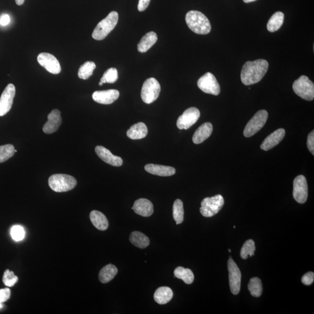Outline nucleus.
Masks as SVG:
<instances>
[{
    "label": "nucleus",
    "mask_w": 314,
    "mask_h": 314,
    "mask_svg": "<svg viewBox=\"0 0 314 314\" xmlns=\"http://www.w3.org/2000/svg\"><path fill=\"white\" fill-rule=\"evenodd\" d=\"M268 68L269 63L265 59L246 62L243 66L241 72L242 83L246 86L259 83L265 76Z\"/></svg>",
    "instance_id": "nucleus-1"
},
{
    "label": "nucleus",
    "mask_w": 314,
    "mask_h": 314,
    "mask_svg": "<svg viewBox=\"0 0 314 314\" xmlns=\"http://www.w3.org/2000/svg\"><path fill=\"white\" fill-rule=\"evenodd\" d=\"M186 22L189 29L196 34L207 35L211 32V23L201 12L189 11L186 15Z\"/></svg>",
    "instance_id": "nucleus-2"
},
{
    "label": "nucleus",
    "mask_w": 314,
    "mask_h": 314,
    "mask_svg": "<svg viewBox=\"0 0 314 314\" xmlns=\"http://www.w3.org/2000/svg\"><path fill=\"white\" fill-rule=\"evenodd\" d=\"M119 15L116 11L109 13L105 19L100 21L92 33V38L96 41H102L107 36L118 23Z\"/></svg>",
    "instance_id": "nucleus-3"
},
{
    "label": "nucleus",
    "mask_w": 314,
    "mask_h": 314,
    "mask_svg": "<svg viewBox=\"0 0 314 314\" xmlns=\"http://www.w3.org/2000/svg\"><path fill=\"white\" fill-rule=\"evenodd\" d=\"M50 188L53 191L58 193L66 192L74 189L77 185V180L71 175L54 174L49 179Z\"/></svg>",
    "instance_id": "nucleus-4"
},
{
    "label": "nucleus",
    "mask_w": 314,
    "mask_h": 314,
    "mask_svg": "<svg viewBox=\"0 0 314 314\" xmlns=\"http://www.w3.org/2000/svg\"><path fill=\"white\" fill-rule=\"evenodd\" d=\"M224 199L218 195L212 198H206L203 200L200 211L203 216L209 218L218 213L224 205Z\"/></svg>",
    "instance_id": "nucleus-5"
},
{
    "label": "nucleus",
    "mask_w": 314,
    "mask_h": 314,
    "mask_svg": "<svg viewBox=\"0 0 314 314\" xmlns=\"http://www.w3.org/2000/svg\"><path fill=\"white\" fill-rule=\"evenodd\" d=\"M293 91L301 98L312 101L314 99V84L308 77L303 75L297 79L293 85Z\"/></svg>",
    "instance_id": "nucleus-6"
},
{
    "label": "nucleus",
    "mask_w": 314,
    "mask_h": 314,
    "mask_svg": "<svg viewBox=\"0 0 314 314\" xmlns=\"http://www.w3.org/2000/svg\"><path fill=\"white\" fill-rule=\"evenodd\" d=\"M268 117V113L264 109L257 112L247 123L244 130V136L246 138H250L256 134L265 125Z\"/></svg>",
    "instance_id": "nucleus-7"
},
{
    "label": "nucleus",
    "mask_w": 314,
    "mask_h": 314,
    "mask_svg": "<svg viewBox=\"0 0 314 314\" xmlns=\"http://www.w3.org/2000/svg\"><path fill=\"white\" fill-rule=\"evenodd\" d=\"M160 92L161 86L156 79L151 78L147 79L142 86V99L146 104H152L158 98Z\"/></svg>",
    "instance_id": "nucleus-8"
},
{
    "label": "nucleus",
    "mask_w": 314,
    "mask_h": 314,
    "mask_svg": "<svg viewBox=\"0 0 314 314\" xmlns=\"http://www.w3.org/2000/svg\"><path fill=\"white\" fill-rule=\"evenodd\" d=\"M199 89L207 94L218 96L220 92V86L212 73L207 72L199 79Z\"/></svg>",
    "instance_id": "nucleus-9"
},
{
    "label": "nucleus",
    "mask_w": 314,
    "mask_h": 314,
    "mask_svg": "<svg viewBox=\"0 0 314 314\" xmlns=\"http://www.w3.org/2000/svg\"><path fill=\"white\" fill-rule=\"evenodd\" d=\"M228 269L230 290L233 295H238L241 287L242 273L232 259L228 261Z\"/></svg>",
    "instance_id": "nucleus-10"
},
{
    "label": "nucleus",
    "mask_w": 314,
    "mask_h": 314,
    "mask_svg": "<svg viewBox=\"0 0 314 314\" xmlns=\"http://www.w3.org/2000/svg\"><path fill=\"white\" fill-rule=\"evenodd\" d=\"M293 196L297 203L306 202L308 198V185L305 176H297L294 180Z\"/></svg>",
    "instance_id": "nucleus-11"
},
{
    "label": "nucleus",
    "mask_w": 314,
    "mask_h": 314,
    "mask_svg": "<svg viewBox=\"0 0 314 314\" xmlns=\"http://www.w3.org/2000/svg\"><path fill=\"white\" fill-rule=\"evenodd\" d=\"M200 116L199 110L191 107L185 110L177 121L176 125L179 129H188L198 121Z\"/></svg>",
    "instance_id": "nucleus-12"
},
{
    "label": "nucleus",
    "mask_w": 314,
    "mask_h": 314,
    "mask_svg": "<svg viewBox=\"0 0 314 314\" xmlns=\"http://www.w3.org/2000/svg\"><path fill=\"white\" fill-rule=\"evenodd\" d=\"M16 89L14 85H8L0 98V116L6 114L11 109L15 96Z\"/></svg>",
    "instance_id": "nucleus-13"
},
{
    "label": "nucleus",
    "mask_w": 314,
    "mask_h": 314,
    "mask_svg": "<svg viewBox=\"0 0 314 314\" xmlns=\"http://www.w3.org/2000/svg\"><path fill=\"white\" fill-rule=\"evenodd\" d=\"M38 61L40 65L52 74H58L61 71L58 60L50 53H41L38 56Z\"/></svg>",
    "instance_id": "nucleus-14"
},
{
    "label": "nucleus",
    "mask_w": 314,
    "mask_h": 314,
    "mask_svg": "<svg viewBox=\"0 0 314 314\" xmlns=\"http://www.w3.org/2000/svg\"><path fill=\"white\" fill-rule=\"evenodd\" d=\"M48 121L43 126V130L46 134H52L57 131L62 124L61 112L57 109H53L48 116Z\"/></svg>",
    "instance_id": "nucleus-15"
},
{
    "label": "nucleus",
    "mask_w": 314,
    "mask_h": 314,
    "mask_svg": "<svg viewBox=\"0 0 314 314\" xmlns=\"http://www.w3.org/2000/svg\"><path fill=\"white\" fill-rule=\"evenodd\" d=\"M119 92L118 90L111 89L103 90V91H96L92 95L94 101L102 105H111L119 98Z\"/></svg>",
    "instance_id": "nucleus-16"
},
{
    "label": "nucleus",
    "mask_w": 314,
    "mask_h": 314,
    "mask_svg": "<svg viewBox=\"0 0 314 314\" xmlns=\"http://www.w3.org/2000/svg\"><path fill=\"white\" fill-rule=\"evenodd\" d=\"M95 151L100 159L109 165L113 166H121L123 164V160L121 157L113 155L109 150L103 146H97Z\"/></svg>",
    "instance_id": "nucleus-17"
},
{
    "label": "nucleus",
    "mask_w": 314,
    "mask_h": 314,
    "mask_svg": "<svg viewBox=\"0 0 314 314\" xmlns=\"http://www.w3.org/2000/svg\"><path fill=\"white\" fill-rule=\"evenodd\" d=\"M285 136V130L280 128L275 130L269 135L262 142L260 148L265 151H268L278 145Z\"/></svg>",
    "instance_id": "nucleus-18"
},
{
    "label": "nucleus",
    "mask_w": 314,
    "mask_h": 314,
    "mask_svg": "<svg viewBox=\"0 0 314 314\" xmlns=\"http://www.w3.org/2000/svg\"><path fill=\"white\" fill-rule=\"evenodd\" d=\"M132 209L139 215L144 217L151 216L154 212L153 203L146 199H139L136 200Z\"/></svg>",
    "instance_id": "nucleus-19"
},
{
    "label": "nucleus",
    "mask_w": 314,
    "mask_h": 314,
    "mask_svg": "<svg viewBox=\"0 0 314 314\" xmlns=\"http://www.w3.org/2000/svg\"><path fill=\"white\" fill-rule=\"evenodd\" d=\"M213 130V126L211 123L206 122L203 123L197 129L193 136V142L196 145L201 144L205 142L211 135Z\"/></svg>",
    "instance_id": "nucleus-20"
},
{
    "label": "nucleus",
    "mask_w": 314,
    "mask_h": 314,
    "mask_svg": "<svg viewBox=\"0 0 314 314\" xmlns=\"http://www.w3.org/2000/svg\"><path fill=\"white\" fill-rule=\"evenodd\" d=\"M146 171L151 174L159 176H172L176 173V169L173 167L149 163L145 166Z\"/></svg>",
    "instance_id": "nucleus-21"
},
{
    "label": "nucleus",
    "mask_w": 314,
    "mask_h": 314,
    "mask_svg": "<svg viewBox=\"0 0 314 314\" xmlns=\"http://www.w3.org/2000/svg\"><path fill=\"white\" fill-rule=\"evenodd\" d=\"M127 136L130 139L139 140L146 138L148 134V129L145 123L139 122L130 127L127 131Z\"/></svg>",
    "instance_id": "nucleus-22"
},
{
    "label": "nucleus",
    "mask_w": 314,
    "mask_h": 314,
    "mask_svg": "<svg viewBox=\"0 0 314 314\" xmlns=\"http://www.w3.org/2000/svg\"><path fill=\"white\" fill-rule=\"evenodd\" d=\"M90 219L95 228L104 231L108 229V220L105 214L101 212L94 210L90 213Z\"/></svg>",
    "instance_id": "nucleus-23"
},
{
    "label": "nucleus",
    "mask_w": 314,
    "mask_h": 314,
    "mask_svg": "<svg viewBox=\"0 0 314 314\" xmlns=\"http://www.w3.org/2000/svg\"><path fill=\"white\" fill-rule=\"evenodd\" d=\"M173 293L171 288L168 287H160L156 290L154 299L159 305H165L172 299Z\"/></svg>",
    "instance_id": "nucleus-24"
},
{
    "label": "nucleus",
    "mask_w": 314,
    "mask_h": 314,
    "mask_svg": "<svg viewBox=\"0 0 314 314\" xmlns=\"http://www.w3.org/2000/svg\"><path fill=\"white\" fill-rule=\"evenodd\" d=\"M158 40V37L155 32H150L143 37L138 45V50L140 52H146L155 45Z\"/></svg>",
    "instance_id": "nucleus-25"
},
{
    "label": "nucleus",
    "mask_w": 314,
    "mask_h": 314,
    "mask_svg": "<svg viewBox=\"0 0 314 314\" xmlns=\"http://www.w3.org/2000/svg\"><path fill=\"white\" fill-rule=\"evenodd\" d=\"M118 273V269L112 264L106 265L100 270L99 279L102 283H108L115 278Z\"/></svg>",
    "instance_id": "nucleus-26"
},
{
    "label": "nucleus",
    "mask_w": 314,
    "mask_h": 314,
    "mask_svg": "<svg viewBox=\"0 0 314 314\" xmlns=\"http://www.w3.org/2000/svg\"><path fill=\"white\" fill-rule=\"evenodd\" d=\"M129 240L133 245L139 249H145L150 245L148 237L139 231L133 232L130 235Z\"/></svg>",
    "instance_id": "nucleus-27"
},
{
    "label": "nucleus",
    "mask_w": 314,
    "mask_h": 314,
    "mask_svg": "<svg viewBox=\"0 0 314 314\" xmlns=\"http://www.w3.org/2000/svg\"><path fill=\"white\" fill-rule=\"evenodd\" d=\"M285 15L282 12H276L269 20L267 23V29L270 32H275L281 28L284 22Z\"/></svg>",
    "instance_id": "nucleus-28"
},
{
    "label": "nucleus",
    "mask_w": 314,
    "mask_h": 314,
    "mask_svg": "<svg viewBox=\"0 0 314 314\" xmlns=\"http://www.w3.org/2000/svg\"><path fill=\"white\" fill-rule=\"evenodd\" d=\"M174 275L176 278L181 279L186 284L190 285L192 284L195 276L191 269L183 268L182 266H178L174 270Z\"/></svg>",
    "instance_id": "nucleus-29"
},
{
    "label": "nucleus",
    "mask_w": 314,
    "mask_h": 314,
    "mask_svg": "<svg viewBox=\"0 0 314 314\" xmlns=\"http://www.w3.org/2000/svg\"><path fill=\"white\" fill-rule=\"evenodd\" d=\"M173 217L177 225L180 224L184 220V209L182 200L177 199L173 203Z\"/></svg>",
    "instance_id": "nucleus-30"
},
{
    "label": "nucleus",
    "mask_w": 314,
    "mask_h": 314,
    "mask_svg": "<svg viewBox=\"0 0 314 314\" xmlns=\"http://www.w3.org/2000/svg\"><path fill=\"white\" fill-rule=\"evenodd\" d=\"M96 68L95 62L87 61L80 67L78 71V76L80 79H88L93 75V71Z\"/></svg>",
    "instance_id": "nucleus-31"
},
{
    "label": "nucleus",
    "mask_w": 314,
    "mask_h": 314,
    "mask_svg": "<svg viewBox=\"0 0 314 314\" xmlns=\"http://www.w3.org/2000/svg\"><path fill=\"white\" fill-rule=\"evenodd\" d=\"M248 289L252 296L259 297L262 293V280L257 277L250 279L248 285Z\"/></svg>",
    "instance_id": "nucleus-32"
},
{
    "label": "nucleus",
    "mask_w": 314,
    "mask_h": 314,
    "mask_svg": "<svg viewBox=\"0 0 314 314\" xmlns=\"http://www.w3.org/2000/svg\"><path fill=\"white\" fill-rule=\"evenodd\" d=\"M255 251L256 246L254 240L252 239L247 240L242 247L241 251H240V257L242 259L246 260L249 257L255 255Z\"/></svg>",
    "instance_id": "nucleus-33"
},
{
    "label": "nucleus",
    "mask_w": 314,
    "mask_h": 314,
    "mask_svg": "<svg viewBox=\"0 0 314 314\" xmlns=\"http://www.w3.org/2000/svg\"><path fill=\"white\" fill-rule=\"evenodd\" d=\"M14 146L11 144L0 146V163L4 162L15 155Z\"/></svg>",
    "instance_id": "nucleus-34"
},
{
    "label": "nucleus",
    "mask_w": 314,
    "mask_h": 314,
    "mask_svg": "<svg viewBox=\"0 0 314 314\" xmlns=\"http://www.w3.org/2000/svg\"><path fill=\"white\" fill-rule=\"evenodd\" d=\"M118 78V73L117 69L114 68H109L104 73L101 79V81L103 83H115Z\"/></svg>",
    "instance_id": "nucleus-35"
},
{
    "label": "nucleus",
    "mask_w": 314,
    "mask_h": 314,
    "mask_svg": "<svg viewBox=\"0 0 314 314\" xmlns=\"http://www.w3.org/2000/svg\"><path fill=\"white\" fill-rule=\"evenodd\" d=\"M18 281V276L15 275L13 271H10L9 269H6L2 277V282L4 285L8 287L14 286Z\"/></svg>",
    "instance_id": "nucleus-36"
},
{
    "label": "nucleus",
    "mask_w": 314,
    "mask_h": 314,
    "mask_svg": "<svg viewBox=\"0 0 314 314\" xmlns=\"http://www.w3.org/2000/svg\"><path fill=\"white\" fill-rule=\"evenodd\" d=\"M11 235L15 241L19 242L25 238V230L21 226L15 225L13 226L11 230Z\"/></svg>",
    "instance_id": "nucleus-37"
},
{
    "label": "nucleus",
    "mask_w": 314,
    "mask_h": 314,
    "mask_svg": "<svg viewBox=\"0 0 314 314\" xmlns=\"http://www.w3.org/2000/svg\"><path fill=\"white\" fill-rule=\"evenodd\" d=\"M11 290L8 288L0 289V303H3L8 300L11 297Z\"/></svg>",
    "instance_id": "nucleus-38"
},
{
    "label": "nucleus",
    "mask_w": 314,
    "mask_h": 314,
    "mask_svg": "<svg viewBox=\"0 0 314 314\" xmlns=\"http://www.w3.org/2000/svg\"><path fill=\"white\" fill-rule=\"evenodd\" d=\"M314 280V273L313 272H307L302 277V282L305 285L309 286L312 285Z\"/></svg>",
    "instance_id": "nucleus-39"
},
{
    "label": "nucleus",
    "mask_w": 314,
    "mask_h": 314,
    "mask_svg": "<svg viewBox=\"0 0 314 314\" xmlns=\"http://www.w3.org/2000/svg\"><path fill=\"white\" fill-rule=\"evenodd\" d=\"M307 147L309 151L312 153L313 155H314V131L313 130L312 132L310 133L307 138Z\"/></svg>",
    "instance_id": "nucleus-40"
},
{
    "label": "nucleus",
    "mask_w": 314,
    "mask_h": 314,
    "mask_svg": "<svg viewBox=\"0 0 314 314\" xmlns=\"http://www.w3.org/2000/svg\"><path fill=\"white\" fill-rule=\"evenodd\" d=\"M151 0H139L138 10L140 12L145 11L148 8Z\"/></svg>",
    "instance_id": "nucleus-41"
},
{
    "label": "nucleus",
    "mask_w": 314,
    "mask_h": 314,
    "mask_svg": "<svg viewBox=\"0 0 314 314\" xmlns=\"http://www.w3.org/2000/svg\"><path fill=\"white\" fill-rule=\"evenodd\" d=\"M9 16L8 14H2L0 17V25L5 26L8 25L10 22Z\"/></svg>",
    "instance_id": "nucleus-42"
},
{
    "label": "nucleus",
    "mask_w": 314,
    "mask_h": 314,
    "mask_svg": "<svg viewBox=\"0 0 314 314\" xmlns=\"http://www.w3.org/2000/svg\"><path fill=\"white\" fill-rule=\"evenodd\" d=\"M16 4L18 5H22L25 2V0H15Z\"/></svg>",
    "instance_id": "nucleus-43"
},
{
    "label": "nucleus",
    "mask_w": 314,
    "mask_h": 314,
    "mask_svg": "<svg viewBox=\"0 0 314 314\" xmlns=\"http://www.w3.org/2000/svg\"><path fill=\"white\" fill-rule=\"evenodd\" d=\"M255 1H257V0H243V1L246 3L252 2Z\"/></svg>",
    "instance_id": "nucleus-44"
},
{
    "label": "nucleus",
    "mask_w": 314,
    "mask_h": 314,
    "mask_svg": "<svg viewBox=\"0 0 314 314\" xmlns=\"http://www.w3.org/2000/svg\"><path fill=\"white\" fill-rule=\"evenodd\" d=\"M103 84L104 83L102 82L101 81H100L99 85V86H102Z\"/></svg>",
    "instance_id": "nucleus-45"
},
{
    "label": "nucleus",
    "mask_w": 314,
    "mask_h": 314,
    "mask_svg": "<svg viewBox=\"0 0 314 314\" xmlns=\"http://www.w3.org/2000/svg\"><path fill=\"white\" fill-rule=\"evenodd\" d=\"M3 307V305L2 303H0V309H1Z\"/></svg>",
    "instance_id": "nucleus-46"
},
{
    "label": "nucleus",
    "mask_w": 314,
    "mask_h": 314,
    "mask_svg": "<svg viewBox=\"0 0 314 314\" xmlns=\"http://www.w3.org/2000/svg\"><path fill=\"white\" fill-rule=\"evenodd\" d=\"M228 251H229V253H231V250L229 249V250H228Z\"/></svg>",
    "instance_id": "nucleus-47"
},
{
    "label": "nucleus",
    "mask_w": 314,
    "mask_h": 314,
    "mask_svg": "<svg viewBox=\"0 0 314 314\" xmlns=\"http://www.w3.org/2000/svg\"><path fill=\"white\" fill-rule=\"evenodd\" d=\"M15 153L17 152V150H15Z\"/></svg>",
    "instance_id": "nucleus-48"
}]
</instances>
